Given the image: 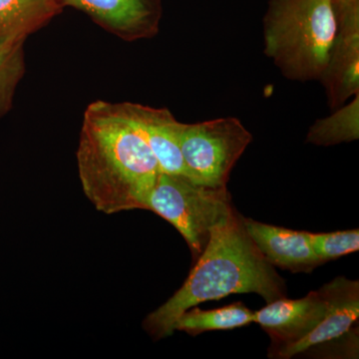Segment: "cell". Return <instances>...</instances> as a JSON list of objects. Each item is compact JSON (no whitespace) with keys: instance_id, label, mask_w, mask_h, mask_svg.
<instances>
[{"instance_id":"6da1fadb","label":"cell","mask_w":359,"mask_h":359,"mask_svg":"<svg viewBox=\"0 0 359 359\" xmlns=\"http://www.w3.org/2000/svg\"><path fill=\"white\" fill-rule=\"evenodd\" d=\"M77 166L85 196L106 215L145 210L160 168L148 144L118 110L96 101L84 113Z\"/></svg>"},{"instance_id":"7a4b0ae2","label":"cell","mask_w":359,"mask_h":359,"mask_svg":"<svg viewBox=\"0 0 359 359\" xmlns=\"http://www.w3.org/2000/svg\"><path fill=\"white\" fill-rule=\"evenodd\" d=\"M241 217L235 210L214 226L184 285L145 318L144 330L153 339L173 334L180 316L203 302L237 294H256L266 304L287 297L285 280L257 249Z\"/></svg>"},{"instance_id":"3957f363","label":"cell","mask_w":359,"mask_h":359,"mask_svg":"<svg viewBox=\"0 0 359 359\" xmlns=\"http://www.w3.org/2000/svg\"><path fill=\"white\" fill-rule=\"evenodd\" d=\"M337 32L332 0H269L264 54L287 79L320 81Z\"/></svg>"},{"instance_id":"277c9868","label":"cell","mask_w":359,"mask_h":359,"mask_svg":"<svg viewBox=\"0 0 359 359\" xmlns=\"http://www.w3.org/2000/svg\"><path fill=\"white\" fill-rule=\"evenodd\" d=\"M145 210L169 222L185 238L194 261H197L214 226L235 208L226 187L204 185L187 177L160 172Z\"/></svg>"},{"instance_id":"5b68a950","label":"cell","mask_w":359,"mask_h":359,"mask_svg":"<svg viewBox=\"0 0 359 359\" xmlns=\"http://www.w3.org/2000/svg\"><path fill=\"white\" fill-rule=\"evenodd\" d=\"M252 141V135L236 117L182 123L180 131L186 167L197 183L211 187H226L231 170Z\"/></svg>"},{"instance_id":"8992f818","label":"cell","mask_w":359,"mask_h":359,"mask_svg":"<svg viewBox=\"0 0 359 359\" xmlns=\"http://www.w3.org/2000/svg\"><path fill=\"white\" fill-rule=\"evenodd\" d=\"M332 4L337 32L320 82L325 87L328 106L335 110L359 93V0Z\"/></svg>"},{"instance_id":"52a82bcc","label":"cell","mask_w":359,"mask_h":359,"mask_svg":"<svg viewBox=\"0 0 359 359\" xmlns=\"http://www.w3.org/2000/svg\"><path fill=\"white\" fill-rule=\"evenodd\" d=\"M328 309L323 320L306 337L294 344L269 349V358L289 359L294 358L334 340L346 337L359 318V283L346 276H337L325 283Z\"/></svg>"},{"instance_id":"ba28073f","label":"cell","mask_w":359,"mask_h":359,"mask_svg":"<svg viewBox=\"0 0 359 359\" xmlns=\"http://www.w3.org/2000/svg\"><path fill=\"white\" fill-rule=\"evenodd\" d=\"M126 41L151 39L159 32L162 0H60Z\"/></svg>"},{"instance_id":"9c48e42d","label":"cell","mask_w":359,"mask_h":359,"mask_svg":"<svg viewBox=\"0 0 359 359\" xmlns=\"http://www.w3.org/2000/svg\"><path fill=\"white\" fill-rule=\"evenodd\" d=\"M328 309L327 294L323 287L302 299L287 297L268 302L255 313V323L271 337L269 349L294 344L309 334L323 320Z\"/></svg>"},{"instance_id":"30bf717a","label":"cell","mask_w":359,"mask_h":359,"mask_svg":"<svg viewBox=\"0 0 359 359\" xmlns=\"http://www.w3.org/2000/svg\"><path fill=\"white\" fill-rule=\"evenodd\" d=\"M118 110L134 127L154 154L160 172L194 180L180 148L181 122L166 108L137 103H116ZM196 182V181H195Z\"/></svg>"},{"instance_id":"8fae6325","label":"cell","mask_w":359,"mask_h":359,"mask_svg":"<svg viewBox=\"0 0 359 359\" xmlns=\"http://www.w3.org/2000/svg\"><path fill=\"white\" fill-rule=\"evenodd\" d=\"M248 236L269 264L290 273H311L323 263L316 257L309 231H294L241 217Z\"/></svg>"},{"instance_id":"7c38bea8","label":"cell","mask_w":359,"mask_h":359,"mask_svg":"<svg viewBox=\"0 0 359 359\" xmlns=\"http://www.w3.org/2000/svg\"><path fill=\"white\" fill-rule=\"evenodd\" d=\"M63 8L60 0H0V46L25 41Z\"/></svg>"},{"instance_id":"4fadbf2b","label":"cell","mask_w":359,"mask_h":359,"mask_svg":"<svg viewBox=\"0 0 359 359\" xmlns=\"http://www.w3.org/2000/svg\"><path fill=\"white\" fill-rule=\"evenodd\" d=\"M255 323V313L242 302H235L223 308L204 311L194 306L188 309L175 323V332L199 335L216 330H231Z\"/></svg>"},{"instance_id":"5bb4252c","label":"cell","mask_w":359,"mask_h":359,"mask_svg":"<svg viewBox=\"0 0 359 359\" xmlns=\"http://www.w3.org/2000/svg\"><path fill=\"white\" fill-rule=\"evenodd\" d=\"M359 139V93L335 109L334 114L316 120L309 129L306 143L330 147Z\"/></svg>"},{"instance_id":"9a60e30c","label":"cell","mask_w":359,"mask_h":359,"mask_svg":"<svg viewBox=\"0 0 359 359\" xmlns=\"http://www.w3.org/2000/svg\"><path fill=\"white\" fill-rule=\"evenodd\" d=\"M25 42L0 46V119L13 107L14 93L25 73Z\"/></svg>"},{"instance_id":"2e32d148","label":"cell","mask_w":359,"mask_h":359,"mask_svg":"<svg viewBox=\"0 0 359 359\" xmlns=\"http://www.w3.org/2000/svg\"><path fill=\"white\" fill-rule=\"evenodd\" d=\"M311 247L321 263L334 261L359 250V230L309 233Z\"/></svg>"}]
</instances>
